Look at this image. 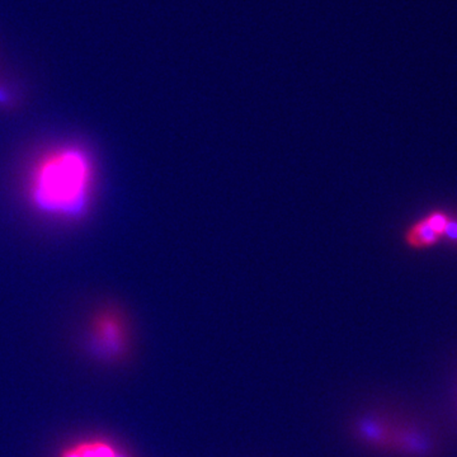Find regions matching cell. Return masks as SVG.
I'll return each mask as SVG.
<instances>
[{"label": "cell", "mask_w": 457, "mask_h": 457, "mask_svg": "<svg viewBox=\"0 0 457 457\" xmlns=\"http://www.w3.org/2000/svg\"><path fill=\"white\" fill-rule=\"evenodd\" d=\"M97 170L92 153L79 143L57 144L33 161L26 197L33 212L53 220H82L96 194Z\"/></svg>", "instance_id": "obj_1"}, {"label": "cell", "mask_w": 457, "mask_h": 457, "mask_svg": "<svg viewBox=\"0 0 457 457\" xmlns=\"http://www.w3.org/2000/svg\"><path fill=\"white\" fill-rule=\"evenodd\" d=\"M59 457H130L122 447L108 438L87 437L71 442Z\"/></svg>", "instance_id": "obj_3"}, {"label": "cell", "mask_w": 457, "mask_h": 457, "mask_svg": "<svg viewBox=\"0 0 457 457\" xmlns=\"http://www.w3.org/2000/svg\"><path fill=\"white\" fill-rule=\"evenodd\" d=\"M403 237H404L405 245L414 251L432 248L441 240V237L427 224L423 218L409 225Z\"/></svg>", "instance_id": "obj_4"}, {"label": "cell", "mask_w": 457, "mask_h": 457, "mask_svg": "<svg viewBox=\"0 0 457 457\" xmlns=\"http://www.w3.org/2000/svg\"><path fill=\"white\" fill-rule=\"evenodd\" d=\"M13 101V97H12V93H9V89L3 87L0 84V102H5V104H9V102Z\"/></svg>", "instance_id": "obj_7"}, {"label": "cell", "mask_w": 457, "mask_h": 457, "mask_svg": "<svg viewBox=\"0 0 457 457\" xmlns=\"http://www.w3.org/2000/svg\"><path fill=\"white\" fill-rule=\"evenodd\" d=\"M425 220L427 224L429 225L441 237L444 234L445 228H446L447 222H449L450 215L445 212H440V210H436V212H429L428 215H426Z\"/></svg>", "instance_id": "obj_5"}, {"label": "cell", "mask_w": 457, "mask_h": 457, "mask_svg": "<svg viewBox=\"0 0 457 457\" xmlns=\"http://www.w3.org/2000/svg\"><path fill=\"white\" fill-rule=\"evenodd\" d=\"M87 345L92 356L104 362H117L131 348L128 319L117 308H104L92 317L87 332Z\"/></svg>", "instance_id": "obj_2"}, {"label": "cell", "mask_w": 457, "mask_h": 457, "mask_svg": "<svg viewBox=\"0 0 457 457\" xmlns=\"http://www.w3.org/2000/svg\"><path fill=\"white\" fill-rule=\"evenodd\" d=\"M442 239H446L451 245H457V218L449 219L446 228H445Z\"/></svg>", "instance_id": "obj_6"}]
</instances>
